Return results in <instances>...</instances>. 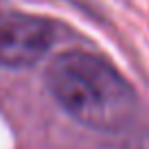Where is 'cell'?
Instances as JSON below:
<instances>
[{"instance_id": "1", "label": "cell", "mask_w": 149, "mask_h": 149, "mask_svg": "<svg viewBox=\"0 0 149 149\" xmlns=\"http://www.w3.org/2000/svg\"><path fill=\"white\" fill-rule=\"evenodd\" d=\"M46 86L61 110L90 130H123L138 110V99L127 79L88 51L57 55L46 68Z\"/></svg>"}, {"instance_id": "2", "label": "cell", "mask_w": 149, "mask_h": 149, "mask_svg": "<svg viewBox=\"0 0 149 149\" xmlns=\"http://www.w3.org/2000/svg\"><path fill=\"white\" fill-rule=\"evenodd\" d=\"M55 29L48 20L26 13L0 15V66L29 68L48 53Z\"/></svg>"}, {"instance_id": "3", "label": "cell", "mask_w": 149, "mask_h": 149, "mask_svg": "<svg viewBox=\"0 0 149 149\" xmlns=\"http://www.w3.org/2000/svg\"><path fill=\"white\" fill-rule=\"evenodd\" d=\"M0 15H2V13H0Z\"/></svg>"}]
</instances>
